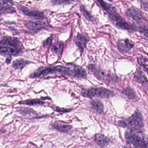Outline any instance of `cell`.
Returning a JSON list of instances; mask_svg holds the SVG:
<instances>
[{"label": "cell", "mask_w": 148, "mask_h": 148, "mask_svg": "<svg viewBox=\"0 0 148 148\" xmlns=\"http://www.w3.org/2000/svg\"><path fill=\"white\" fill-rule=\"evenodd\" d=\"M24 47L17 38L3 37L1 40V55L10 57L21 54Z\"/></svg>", "instance_id": "cell-1"}, {"label": "cell", "mask_w": 148, "mask_h": 148, "mask_svg": "<svg viewBox=\"0 0 148 148\" xmlns=\"http://www.w3.org/2000/svg\"><path fill=\"white\" fill-rule=\"evenodd\" d=\"M118 125L123 128H128L130 130H138L143 125V116L140 112L136 111L129 117L119 121Z\"/></svg>", "instance_id": "cell-2"}, {"label": "cell", "mask_w": 148, "mask_h": 148, "mask_svg": "<svg viewBox=\"0 0 148 148\" xmlns=\"http://www.w3.org/2000/svg\"><path fill=\"white\" fill-rule=\"evenodd\" d=\"M87 68L90 73L101 81L108 83H114L118 80L119 78L116 75L110 74L96 65L89 64Z\"/></svg>", "instance_id": "cell-3"}, {"label": "cell", "mask_w": 148, "mask_h": 148, "mask_svg": "<svg viewBox=\"0 0 148 148\" xmlns=\"http://www.w3.org/2000/svg\"><path fill=\"white\" fill-rule=\"evenodd\" d=\"M82 96L89 98L93 97L102 99H108L112 97L115 95L114 92L106 89L103 87H92L87 90H83Z\"/></svg>", "instance_id": "cell-4"}, {"label": "cell", "mask_w": 148, "mask_h": 148, "mask_svg": "<svg viewBox=\"0 0 148 148\" xmlns=\"http://www.w3.org/2000/svg\"><path fill=\"white\" fill-rule=\"evenodd\" d=\"M125 137L128 143L132 144L134 148H146L144 137L137 130H130L126 132Z\"/></svg>", "instance_id": "cell-5"}, {"label": "cell", "mask_w": 148, "mask_h": 148, "mask_svg": "<svg viewBox=\"0 0 148 148\" xmlns=\"http://www.w3.org/2000/svg\"><path fill=\"white\" fill-rule=\"evenodd\" d=\"M19 10L26 16L32 17L38 20H43L46 17L43 12L32 8H28L22 5L18 6Z\"/></svg>", "instance_id": "cell-6"}, {"label": "cell", "mask_w": 148, "mask_h": 148, "mask_svg": "<svg viewBox=\"0 0 148 148\" xmlns=\"http://www.w3.org/2000/svg\"><path fill=\"white\" fill-rule=\"evenodd\" d=\"M125 15L128 18L138 23L145 20L143 13L139 9L133 7L129 8L126 11Z\"/></svg>", "instance_id": "cell-7"}, {"label": "cell", "mask_w": 148, "mask_h": 148, "mask_svg": "<svg viewBox=\"0 0 148 148\" xmlns=\"http://www.w3.org/2000/svg\"><path fill=\"white\" fill-rule=\"evenodd\" d=\"M25 25L27 29L32 32H38L42 29H46L49 28V26L45 22L39 21H26L25 22Z\"/></svg>", "instance_id": "cell-8"}, {"label": "cell", "mask_w": 148, "mask_h": 148, "mask_svg": "<svg viewBox=\"0 0 148 148\" xmlns=\"http://www.w3.org/2000/svg\"><path fill=\"white\" fill-rule=\"evenodd\" d=\"M89 41V38L83 34L78 33L74 39V43L82 52L86 47Z\"/></svg>", "instance_id": "cell-9"}, {"label": "cell", "mask_w": 148, "mask_h": 148, "mask_svg": "<svg viewBox=\"0 0 148 148\" xmlns=\"http://www.w3.org/2000/svg\"><path fill=\"white\" fill-rule=\"evenodd\" d=\"M117 46L119 50L122 53H127L131 51L134 47L128 39L118 41Z\"/></svg>", "instance_id": "cell-10"}, {"label": "cell", "mask_w": 148, "mask_h": 148, "mask_svg": "<svg viewBox=\"0 0 148 148\" xmlns=\"http://www.w3.org/2000/svg\"><path fill=\"white\" fill-rule=\"evenodd\" d=\"M51 125L53 129L63 133H67L73 128L72 125L58 122L53 123L51 124Z\"/></svg>", "instance_id": "cell-11"}, {"label": "cell", "mask_w": 148, "mask_h": 148, "mask_svg": "<svg viewBox=\"0 0 148 148\" xmlns=\"http://www.w3.org/2000/svg\"><path fill=\"white\" fill-rule=\"evenodd\" d=\"M90 107L96 113L101 114L103 113V105L101 101L99 100H93L90 102Z\"/></svg>", "instance_id": "cell-12"}, {"label": "cell", "mask_w": 148, "mask_h": 148, "mask_svg": "<svg viewBox=\"0 0 148 148\" xmlns=\"http://www.w3.org/2000/svg\"><path fill=\"white\" fill-rule=\"evenodd\" d=\"M95 141L97 144L102 148L109 145L110 141L106 137L101 134H97L95 136Z\"/></svg>", "instance_id": "cell-13"}, {"label": "cell", "mask_w": 148, "mask_h": 148, "mask_svg": "<svg viewBox=\"0 0 148 148\" xmlns=\"http://www.w3.org/2000/svg\"><path fill=\"white\" fill-rule=\"evenodd\" d=\"M122 95L123 97L130 100H134L137 98L136 95L134 90L130 87H127L123 90Z\"/></svg>", "instance_id": "cell-14"}, {"label": "cell", "mask_w": 148, "mask_h": 148, "mask_svg": "<svg viewBox=\"0 0 148 148\" xmlns=\"http://www.w3.org/2000/svg\"><path fill=\"white\" fill-rule=\"evenodd\" d=\"M135 80L143 86H148V79L142 72L137 71L134 75Z\"/></svg>", "instance_id": "cell-15"}, {"label": "cell", "mask_w": 148, "mask_h": 148, "mask_svg": "<svg viewBox=\"0 0 148 148\" xmlns=\"http://www.w3.org/2000/svg\"><path fill=\"white\" fill-rule=\"evenodd\" d=\"M31 62L27 60H25L23 59H18L14 61L12 66L14 69H22L26 66L31 64Z\"/></svg>", "instance_id": "cell-16"}, {"label": "cell", "mask_w": 148, "mask_h": 148, "mask_svg": "<svg viewBox=\"0 0 148 148\" xmlns=\"http://www.w3.org/2000/svg\"><path fill=\"white\" fill-rule=\"evenodd\" d=\"M19 103L35 106L43 105L45 104V103L39 99H28V100L20 102Z\"/></svg>", "instance_id": "cell-17"}, {"label": "cell", "mask_w": 148, "mask_h": 148, "mask_svg": "<svg viewBox=\"0 0 148 148\" xmlns=\"http://www.w3.org/2000/svg\"><path fill=\"white\" fill-rule=\"evenodd\" d=\"M64 46V43L63 42L59 41L57 42L53 46L52 51L58 55H60L63 51Z\"/></svg>", "instance_id": "cell-18"}, {"label": "cell", "mask_w": 148, "mask_h": 148, "mask_svg": "<svg viewBox=\"0 0 148 148\" xmlns=\"http://www.w3.org/2000/svg\"><path fill=\"white\" fill-rule=\"evenodd\" d=\"M97 2L101 6L103 10H104L108 14H110L115 11L113 10V8L110 5L103 1H97Z\"/></svg>", "instance_id": "cell-19"}, {"label": "cell", "mask_w": 148, "mask_h": 148, "mask_svg": "<svg viewBox=\"0 0 148 148\" xmlns=\"http://www.w3.org/2000/svg\"><path fill=\"white\" fill-rule=\"evenodd\" d=\"M138 64L143 67L145 71L148 73V59L145 57L141 56L138 58Z\"/></svg>", "instance_id": "cell-20"}, {"label": "cell", "mask_w": 148, "mask_h": 148, "mask_svg": "<svg viewBox=\"0 0 148 148\" xmlns=\"http://www.w3.org/2000/svg\"><path fill=\"white\" fill-rule=\"evenodd\" d=\"M136 31L140 32L148 40V26L145 25H140L137 27H136Z\"/></svg>", "instance_id": "cell-21"}, {"label": "cell", "mask_w": 148, "mask_h": 148, "mask_svg": "<svg viewBox=\"0 0 148 148\" xmlns=\"http://www.w3.org/2000/svg\"><path fill=\"white\" fill-rule=\"evenodd\" d=\"M80 11L83 14L84 17L89 21H92L94 20L93 17L91 15L90 13L86 10L84 5H81L80 7Z\"/></svg>", "instance_id": "cell-22"}, {"label": "cell", "mask_w": 148, "mask_h": 148, "mask_svg": "<svg viewBox=\"0 0 148 148\" xmlns=\"http://www.w3.org/2000/svg\"><path fill=\"white\" fill-rule=\"evenodd\" d=\"M16 12L15 8L12 7L2 6H1V14H6L12 13Z\"/></svg>", "instance_id": "cell-23"}, {"label": "cell", "mask_w": 148, "mask_h": 148, "mask_svg": "<svg viewBox=\"0 0 148 148\" xmlns=\"http://www.w3.org/2000/svg\"><path fill=\"white\" fill-rule=\"evenodd\" d=\"M19 112L23 115H37L36 112L32 109L27 108H21L20 109Z\"/></svg>", "instance_id": "cell-24"}, {"label": "cell", "mask_w": 148, "mask_h": 148, "mask_svg": "<svg viewBox=\"0 0 148 148\" xmlns=\"http://www.w3.org/2000/svg\"><path fill=\"white\" fill-rule=\"evenodd\" d=\"M75 1H51V2L53 5H66V4H70Z\"/></svg>", "instance_id": "cell-25"}, {"label": "cell", "mask_w": 148, "mask_h": 148, "mask_svg": "<svg viewBox=\"0 0 148 148\" xmlns=\"http://www.w3.org/2000/svg\"><path fill=\"white\" fill-rule=\"evenodd\" d=\"M14 2L12 1H1V6H2L12 7L13 5Z\"/></svg>", "instance_id": "cell-26"}, {"label": "cell", "mask_w": 148, "mask_h": 148, "mask_svg": "<svg viewBox=\"0 0 148 148\" xmlns=\"http://www.w3.org/2000/svg\"><path fill=\"white\" fill-rule=\"evenodd\" d=\"M72 110V109H62V108L57 107L56 109V111L58 112H69Z\"/></svg>", "instance_id": "cell-27"}, {"label": "cell", "mask_w": 148, "mask_h": 148, "mask_svg": "<svg viewBox=\"0 0 148 148\" xmlns=\"http://www.w3.org/2000/svg\"><path fill=\"white\" fill-rule=\"evenodd\" d=\"M53 37H51V38H48L45 41L44 43V46L45 47H47L50 46V44L51 43V41L53 40Z\"/></svg>", "instance_id": "cell-28"}, {"label": "cell", "mask_w": 148, "mask_h": 148, "mask_svg": "<svg viewBox=\"0 0 148 148\" xmlns=\"http://www.w3.org/2000/svg\"><path fill=\"white\" fill-rule=\"evenodd\" d=\"M11 61H12V58L11 57H8L7 59L6 62L7 64H9L11 63Z\"/></svg>", "instance_id": "cell-29"}, {"label": "cell", "mask_w": 148, "mask_h": 148, "mask_svg": "<svg viewBox=\"0 0 148 148\" xmlns=\"http://www.w3.org/2000/svg\"><path fill=\"white\" fill-rule=\"evenodd\" d=\"M146 142V148H148V140H147Z\"/></svg>", "instance_id": "cell-30"}, {"label": "cell", "mask_w": 148, "mask_h": 148, "mask_svg": "<svg viewBox=\"0 0 148 148\" xmlns=\"http://www.w3.org/2000/svg\"><path fill=\"white\" fill-rule=\"evenodd\" d=\"M124 148H130V147H128L127 145H125V146H124Z\"/></svg>", "instance_id": "cell-31"}]
</instances>
